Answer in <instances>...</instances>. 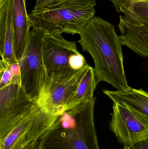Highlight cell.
<instances>
[{
	"label": "cell",
	"mask_w": 148,
	"mask_h": 149,
	"mask_svg": "<svg viewBox=\"0 0 148 149\" xmlns=\"http://www.w3.org/2000/svg\"><path fill=\"white\" fill-rule=\"evenodd\" d=\"M0 76V89L13 81L21 80L19 63L14 65H10L1 59Z\"/></svg>",
	"instance_id": "cell-15"
},
{
	"label": "cell",
	"mask_w": 148,
	"mask_h": 149,
	"mask_svg": "<svg viewBox=\"0 0 148 149\" xmlns=\"http://www.w3.org/2000/svg\"><path fill=\"white\" fill-rule=\"evenodd\" d=\"M98 83L94 69L89 65L76 92L69 102L65 111L75 108L86 102L91 100L94 97V92Z\"/></svg>",
	"instance_id": "cell-14"
},
{
	"label": "cell",
	"mask_w": 148,
	"mask_h": 149,
	"mask_svg": "<svg viewBox=\"0 0 148 149\" xmlns=\"http://www.w3.org/2000/svg\"><path fill=\"white\" fill-rule=\"evenodd\" d=\"M38 141H36L30 144L23 149H38Z\"/></svg>",
	"instance_id": "cell-18"
},
{
	"label": "cell",
	"mask_w": 148,
	"mask_h": 149,
	"mask_svg": "<svg viewBox=\"0 0 148 149\" xmlns=\"http://www.w3.org/2000/svg\"><path fill=\"white\" fill-rule=\"evenodd\" d=\"M47 31L32 28L26 48L19 63L21 84L26 93L41 106L44 96L47 75L43 58V46Z\"/></svg>",
	"instance_id": "cell-5"
},
{
	"label": "cell",
	"mask_w": 148,
	"mask_h": 149,
	"mask_svg": "<svg viewBox=\"0 0 148 149\" xmlns=\"http://www.w3.org/2000/svg\"><path fill=\"white\" fill-rule=\"evenodd\" d=\"M13 1V31L14 52L20 62L24 52L31 27L27 14L25 0Z\"/></svg>",
	"instance_id": "cell-12"
},
{
	"label": "cell",
	"mask_w": 148,
	"mask_h": 149,
	"mask_svg": "<svg viewBox=\"0 0 148 149\" xmlns=\"http://www.w3.org/2000/svg\"><path fill=\"white\" fill-rule=\"evenodd\" d=\"M96 0H61L48 8L31 11L28 14L32 28L47 33L79 34L94 16Z\"/></svg>",
	"instance_id": "cell-3"
},
{
	"label": "cell",
	"mask_w": 148,
	"mask_h": 149,
	"mask_svg": "<svg viewBox=\"0 0 148 149\" xmlns=\"http://www.w3.org/2000/svg\"><path fill=\"white\" fill-rule=\"evenodd\" d=\"M38 105L26 93L21 80L13 81L1 88L0 139Z\"/></svg>",
	"instance_id": "cell-8"
},
{
	"label": "cell",
	"mask_w": 148,
	"mask_h": 149,
	"mask_svg": "<svg viewBox=\"0 0 148 149\" xmlns=\"http://www.w3.org/2000/svg\"><path fill=\"white\" fill-rule=\"evenodd\" d=\"M103 92L114 103L126 107L148 123V92L132 88L126 91L103 89Z\"/></svg>",
	"instance_id": "cell-13"
},
{
	"label": "cell",
	"mask_w": 148,
	"mask_h": 149,
	"mask_svg": "<svg viewBox=\"0 0 148 149\" xmlns=\"http://www.w3.org/2000/svg\"><path fill=\"white\" fill-rule=\"evenodd\" d=\"M96 97L59 115L38 141V149H100L94 120Z\"/></svg>",
	"instance_id": "cell-2"
},
{
	"label": "cell",
	"mask_w": 148,
	"mask_h": 149,
	"mask_svg": "<svg viewBox=\"0 0 148 149\" xmlns=\"http://www.w3.org/2000/svg\"><path fill=\"white\" fill-rule=\"evenodd\" d=\"M89 65L69 78L50 82L46 89L41 107L53 115L61 114L65 112Z\"/></svg>",
	"instance_id": "cell-10"
},
{
	"label": "cell",
	"mask_w": 148,
	"mask_h": 149,
	"mask_svg": "<svg viewBox=\"0 0 148 149\" xmlns=\"http://www.w3.org/2000/svg\"><path fill=\"white\" fill-rule=\"evenodd\" d=\"M59 115H53L37 105L5 136L0 139V149H23L42 136Z\"/></svg>",
	"instance_id": "cell-7"
},
{
	"label": "cell",
	"mask_w": 148,
	"mask_h": 149,
	"mask_svg": "<svg viewBox=\"0 0 148 149\" xmlns=\"http://www.w3.org/2000/svg\"><path fill=\"white\" fill-rule=\"evenodd\" d=\"M0 44L1 59L10 65L19 63L14 52L12 0H0Z\"/></svg>",
	"instance_id": "cell-11"
},
{
	"label": "cell",
	"mask_w": 148,
	"mask_h": 149,
	"mask_svg": "<svg viewBox=\"0 0 148 149\" xmlns=\"http://www.w3.org/2000/svg\"><path fill=\"white\" fill-rule=\"evenodd\" d=\"M118 13L123 45L148 58V0H127Z\"/></svg>",
	"instance_id": "cell-6"
},
{
	"label": "cell",
	"mask_w": 148,
	"mask_h": 149,
	"mask_svg": "<svg viewBox=\"0 0 148 149\" xmlns=\"http://www.w3.org/2000/svg\"><path fill=\"white\" fill-rule=\"evenodd\" d=\"M62 34L47 33L43 40V58L47 75L44 93L50 82L69 78L88 65L75 42L67 41Z\"/></svg>",
	"instance_id": "cell-4"
},
{
	"label": "cell",
	"mask_w": 148,
	"mask_h": 149,
	"mask_svg": "<svg viewBox=\"0 0 148 149\" xmlns=\"http://www.w3.org/2000/svg\"><path fill=\"white\" fill-rule=\"evenodd\" d=\"M61 0H37L34 6V10L48 8Z\"/></svg>",
	"instance_id": "cell-16"
},
{
	"label": "cell",
	"mask_w": 148,
	"mask_h": 149,
	"mask_svg": "<svg viewBox=\"0 0 148 149\" xmlns=\"http://www.w3.org/2000/svg\"><path fill=\"white\" fill-rule=\"evenodd\" d=\"M110 130L120 143L132 148L148 139V123L135 113L123 105L114 103Z\"/></svg>",
	"instance_id": "cell-9"
},
{
	"label": "cell",
	"mask_w": 148,
	"mask_h": 149,
	"mask_svg": "<svg viewBox=\"0 0 148 149\" xmlns=\"http://www.w3.org/2000/svg\"><path fill=\"white\" fill-rule=\"evenodd\" d=\"M131 148H129V147H124V148L123 149H130Z\"/></svg>",
	"instance_id": "cell-19"
},
{
	"label": "cell",
	"mask_w": 148,
	"mask_h": 149,
	"mask_svg": "<svg viewBox=\"0 0 148 149\" xmlns=\"http://www.w3.org/2000/svg\"><path fill=\"white\" fill-rule=\"evenodd\" d=\"M79 35L78 42L94 60L98 82H107L118 91L130 88L123 65V44L114 26L103 18L94 16Z\"/></svg>",
	"instance_id": "cell-1"
},
{
	"label": "cell",
	"mask_w": 148,
	"mask_h": 149,
	"mask_svg": "<svg viewBox=\"0 0 148 149\" xmlns=\"http://www.w3.org/2000/svg\"><path fill=\"white\" fill-rule=\"evenodd\" d=\"M132 149H148V139L140 142L135 145Z\"/></svg>",
	"instance_id": "cell-17"
}]
</instances>
